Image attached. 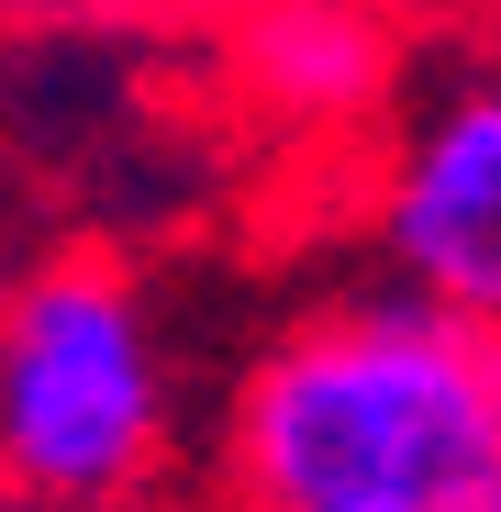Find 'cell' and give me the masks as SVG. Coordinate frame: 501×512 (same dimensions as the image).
<instances>
[{"label": "cell", "mask_w": 501, "mask_h": 512, "mask_svg": "<svg viewBox=\"0 0 501 512\" xmlns=\"http://www.w3.org/2000/svg\"><path fill=\"white\" fill-rule=\"evenodd\" d=\"M223 512H501V334L401 279L312 301L223 401Z\"/></svg>", "instance_id": "1"}, {"label": "cell", "mask_w": 501, "mask_h": 512, "mask_svg": "<svg viewBox=\"0 0 501 512\" xmlns=\"http://www.w3.org/2000/svg\"><path fill=\"white\" fill-rule=\"evenodd\" d=\"M179 379L134 268L67 245L0 290V490L45 512H145Z\"/></svg>", "instance_id": "2"}, {"label": "cell", "mask_w": 501, "mask_h": 512, "mask_svg": "<svg viewBox=\"0 0 501 512\" xmlns=\"http://www.w3.org/2000/svg\"><path fill=\"white\" fill-rule=\"evenodd\" d=\"M379 268L501 334V56H446L412 78L368 190Z\"/></svg>", "instance_id": "3"}, {"label": "cell", "mask_w": 501, "mask_h": 512, "mask_svg": "<svg viewBox=\"0 0 501 512\" xmlns=\"http://www.w3.org/2000/svg\"><path fill=\"white\" fill-rule=\"evenodd\" d=\"M234 78L279 123L323 134V123H357L390 101L401 45L368 0H257V12H234Z\"/></svg>", "instance_id": "4"}, {"label": "cell", "mask_w": 501, "mask_h": 512, "mask_svg": "<svg viewBox=\"0 0 501 512\" xmlns=\"http://www.w3.org/2000/svg\"><path fill=\"white\" fill-rule=\"evenodd\" d=\"M212 12H257V0H45L34 23H212Z\"/></svg>", "instance_id": "5"}, {"label": "cell", "mask_w": 501, "mask_h": 512, "mask_svg": "<svg viewBox=\"0 0 501 512\" xmlns=\"http://www.w3.org/2000/svg\"><path fill=\"white\" fill-rule=\"evenodd\" d=\"M23 268H34V256H23V234H12V190H0V290H12Z\"/></svg>", "instance_id": "6"}, {"label": "cell", "mask_w": 501, "mask_h": 512, "mask_svg": "<svg viewBox=\"0 0 501 512\" xmlns=\"http://www.w3.org/2000/svg\"><path fill=\"white\" fill-rule=\"evenodd\" d=\"M34 12H45V0H0V23H34Z\"/></svg>", "instance_id": "7"}, {"label": "cell", "mask_w": 501, "mask_h": 512, "mask_svg": "<svg viewBox=\"0 0 501 512\" xmlns=\"http://www.w3.org/2000/svg\"><path fill=\"white\" fill-rule=\"evenodd\" d=\"M0 512H45V501H23V490H0Z\"/></svg>", "instance_id": "8"}]
</instances>
